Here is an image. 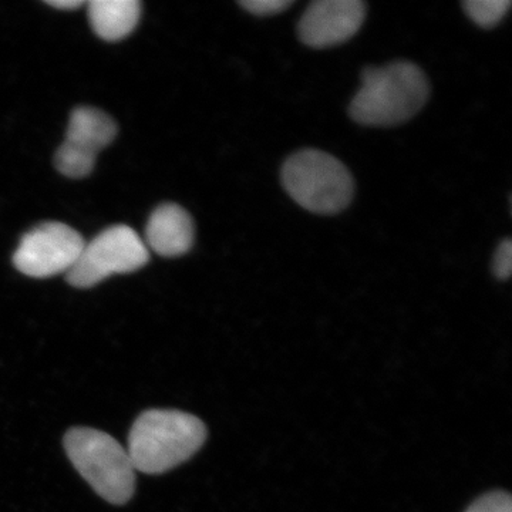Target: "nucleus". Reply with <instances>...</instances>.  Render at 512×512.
<instances>
[{"label":"nucleus","mask_w":512,"mask_h":512,"mask_svg":"<svg viewBox=\"0 0 512 512\" xmlns=\"http://www.w3.org/2000/svg\"><path fill=\"white\" fill-rule=\"evenodd\" d=\"M429 93L426 74L416 64L394 62L367 67L349 114L363 126H397L423 109Z\"/></svg>","instance_id":"1"},{"label":"nucleus","mask_w":512,"mask_h":512,"mask_svg":"<svg viewBox=\"0 0 512 512\" xmlns=\"http://www.w3.org/2000/svg\"><path fill=\"white\" fill-rule=\"evenodd\" d=\"M207 439L198 417L178 410H148L134 423L127 453L136 471L163 474L190 460Z\"/></svg>","instance_id":"2"},{"label":"nucleus","mask_w":512,"mask_h":512,"mask_svg":"<svg viewBox=\"0 0 512 512\" xmlns=\"http://www.w3.org/2000/svg\"><path fill=\"white\" fill-rule=\"evenodd\" d=\"M76 470L110 504L128 503L136 490V468L126 448L104 431L77 427L64 437Z\"/></svg>","instance_id":"3"},{"label":"nucleus","mask_w":512,"mask_h":512,"mask_svg":"<svg viewBox=\"0 0 512 512\" xmlns=\"http://www.w3.org/2000/svg\"><path fill=\"white\" fill-rule=\"evenodd\" d=\"M282 184L293 201L315 214L345 210L355 192L346 165L318 150H303L289 157L282 167Z\"/></svg>","instance_id":"4"},{"label":"nucleus","mask_w":512,"mask_h":512,"mask_svg":"<svg viewBox=\"0 0 512 512\" xmlns=\"http://www.w3.org/2000/svg\"><path fill=\"white\" fill-rule=\"evenodd\" d=\"M150 261L146 242L126 225H116L100 232L67 272V281L76 288H92L111 275L131 274Z\"/></svg>","instance_id":"5"},{"label":"nucleus","mask_w":512,"mask_h":512,"mask_svg":"<svg viewBox=\"0 0 512 512\" xmlns=\"http://www.w3.org/2000/svg\"><path fill=\"white\" fill-rule=\"evenodd\" d=\"M84 244L82 235L69 225L45 222L20 239L13 264L30 278L67 274L82 254Z\"/></svg>","instance_id":"6"},{"label":"nucleus","mask_w":512,"mask_h":512,"mask_svg":"<svg viewBox=\"0 0 512 512\" xmlns=\"http://www.w3.org/2000/svg\"><path fill=\"white\" fill-rule=\"evenodd\" d=\"M116 136L117 126L109 114L93 107H79L73 111L66 138L57 150V170L73 180L87 177L100 151Z\"/></svg>","instance_id":"7"},{"label":"nucleus","mask_w":512,"mask_h":512,"mask_svg":"<svg viewBox=\"0 0 512 512\" xmlns=\"http://www.w3.org/2000/svg\"><path fill=\"white\" fill-rule=\"evenodd\" d=\"M365 18L366 5L360 0H316L299 20V39L315 49L340 45L359 32Z\"/></svg>","instance_id":"8"},{"label":"nucleus","mask_w":512,"mask_h":512,"mask_svg":"<svg viewBox=\"0 0 512 512\" xmlns=\"http://www.w3.org/2000/svg\"><path fill=\"white\" fill-rule=\"evenodd\" d=\"M191 215L177 204H163L154 210L146 229L147 248L165 258L185 255L194 244Z\"/></svg>","instance_id":"9"},{"label":"nucleus","mask_w":512,"mask_h":512,"mask_svg":"<svg viewBox=\"0 0 512 512\" xmlns=\"http://www.w3.org/2000/svg\"><path fill=\"white\" fill-rule=\"evenodd\" d=\"M87 8L94 32L107 42H119L130 35L141 15L138 0H92Z\"/></svg>","instance_id":"10"},{"label":"nucleus","mask_w":512,"mask_h":512,"mask_svg":"<svg viewBox=\"0 0 512 512\" xmlns=\"http://www.w3.org/2000/svg\"><path fill=\"white\" fill-rule=\"evenodd\" d=\"M473 22L484 29H491L504 18L510 9V0H467L463 3Z\"/></svg>","instance_id":"11"},{"label":"nucleus","mask_w":512,"mask_h":512,"mask_svg":"<svg viewBox=\"0 0 512 512\" xmlns=\"http://www.w3.org/2000/svg\"><path fill=\"white\" fill-rule=\"evenodd\" d=\"M467 512H512L511 497L503 491H495L481 497Z\"/></svg>","instance_id":"12"},{"label":"nucleus","mask_w":512,"mask_h":512,"mask_svg":"<svg viewBox=\"0 0 512 512\" xmlns=\"http://www.w3.org/2000/svg\"><path fill=\"white\" fill-rule=\"evenodd\" d=\"M239 5L255 16H274L291 8L293 0H242Z\"/></svg>","instance_id":"13"},{"label":"nucleus","mask_w":512,"mask_h":512,"mask_svg":"<svg viewBox=\"0 0 512 512\" xmlns=\"http://www.w3.org/2000/svg\"><path fill=\"white\" fill-rule=\"evenodd\" d=\"M512 271V242L510 238L505 239L498 245L494 255V274L498 279L510 278Z\"/></svg>","instance_id":"14"},{"label":"nucleus","mask_w":512,"mask_h":512,"mask_svg":"<svg viewBox=\"0 0 512 512\" xmlns=\"http://www.w3.org/2000/svg\"><path fill=\"white\" fill-rule=\"evenodd\" d=\"M47 5L53 6V8L56 9L72 10L82 8V6L87 5V3L82 2V0H49Z\"/></svg>","instance_id":"15"}]
</instances>
